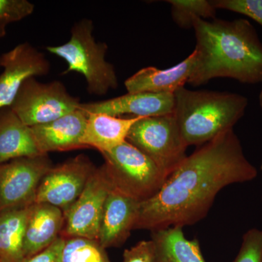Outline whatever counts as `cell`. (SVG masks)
Instances as JSON below:
<instances>
[{
	"label": "cell",
	"mask_w": 262,
	"mask_h": 262,
	"mask_svg": "<svg viewBox=\"0 0 262 262\" xmlns=\"http://www.w3.org/2000/svg\"><path fill=\"white\" fill-rule=\"evenodd\" d=\"M257 175L233 129L221 133L186 157L159 192L140 203L134 229L195 225L208 214L222 189L251 182Z\"/></svg>",
	"instance_id": "cell-1"
},
{
	"label": "cell",
	"mask_w": 262,
	"mask_h": 262,
	"mask_svg": "<svg viewBox=\"0 0 262 262\" xmlns=\"http://www.w3.org/2000/svg\"><path fill=\"white\" fill-rule=\"evenodd\" d=\"M195 61L188 83L196 87L215 78L248 84L262 82V42L248 20L196 18Z\"/></svg>",
	"instance_id": "cell-2"
},
{
	"label": "cell",
	"mask_w": 262,
	"mask_h": 262,
	"mask_svg": "<svg viewBox=\"0 0 262 262\" xmlns=\"http://www.w3.org/2000/svg\"><path fill=\"white\" fill-rule=\"evenodd\" d=\"M173 96V115L187 146L203 145L221 133L233 129L248 104L243 95L185 87L176 91Z\"/></svg>",
	"instance_id": "cell-3"
},
{
	"label": "cell",
	"mask_w": 262,
	"mask_h": 262,
	"mask_svg": "<svg viewBox=\"0 0 262 262\" xmlns=\"http://www.w3.org/2000/svg\"><path fill=\"white\" fill-rule=\"evenodd\" d=\"M94 28L93 20H79L72 27L68 42L46 49L67 62L68 67L63 75L78 72L85 78L88 92L103 96L118 87V78L115 67L106 59L107 45L96 42Z\"/></svg>",
	"instance_id": "cell-4"
},
{
	"label": "cell",
	"mask_w": 262,
	"mask_h": 262,
	"mask_svg": "<svg viewBox=\"0 0 262 262\" xmlns=\"http://www.w3.org/2000/svg\"><path fill=\"white\" fill-rule=\"evenodd\" d=\"M101 154L113 187L140 203L159 192L169 176L154 160L127 141Z\"/></svg>",
	"instance_id": "cell-5"
},
{
	"label": "cell",
	"mask_w": 262,
	"mask_h": 262,
	"mask_svg": "<svg viewBox=\"0 0 262 262\" xmlns=\"http://www.w3.org/2000/svg\"><path fill=\"white\" fill-rule=\"evenodd\" d=\"M126 141L169 175L187 156L188 146L181 136L173 113L140 117L131 127Z\"/></svg>",
	"instance_id": "cell-6"
},
{
	"label": "cell",
	"mask_w": 262,
	"mask_h": 262,
	"mask_svg": "<svg viewBox=\"0 0 262 262\" xmlns=\"http://www.w3.org/2000/svg\"><path fill=\"white\" fill-rule=\"evenodd\" d=\"M80 103L59 81L43 83L31 77L22 84L10 107L26 125L32 127L72 113Z\"/></svg>",
	"instance_id": "cell-7"
},
{
	"label": "cell",
	"mask_w": 262,
	"mask_h": 262,
	"mask_svg": "<svg viewBox=\"0 0 262 262\" xmlns=\"http://www.w3.org/2000/svg\"><path fill=\"white\" fill-rule=\"evenodd\" d=\"M112 188L104 165L95 169L83 192L64 213L61 237L98 241L105 202Z\"/></svg>",
	"instance_id": "cell-8"
},
{
	"label": "cell",
	"mask_w": 262,
	"mask_h": 262,
	"mask_svg": "<svg viewBox=\"0 0 262 262\" xmlns=\"http://www.w3.org/2000/svg\"><path fill=\"white\" fill-rule=\"evenodd\" d=\"M52 167L47 155L0 164V212L34 203L39 184Z\"/></svg>",
	"instance_id": "cell-9"
},
{
	"label": "cell",
	"mask_w": 262,
	"mask_h": 262,
	"mask_svg": "<svg viewBox=\"0 0 262 262\" xmlns=\"http://www.w3.org/2000/svg\"><path fill=\"white\" fill-rule=\"evenodd\" d=\"M96 168L83 155L52 167L39 184L34 203L56 206L64 214L83 192Z\"/></svg>",
	"instance_id": "cell-10"
},
{
	"label": "cell",
	"mask_w": 262,
	"mask_h": 262,
	"mask_svg": "<svg viewBox=\"0 0 262 262\" xmlns=\"http://www.w3.org/2000/svg\"><path fill=\"white\" fill-rule=\"evenodd\" d=\"M0 110L13 103L19 89L31 77L48 75L49 61L29 42L20 43L0 56Z\"/></svg>",
	"instance_id": "cell-11"
},
{
	"label": "cell",
	"mask_w": 262,
	"mask_h": 262,
	"mask_svg": "<svg viewBox=\"0 0 262 262\" xmlns=\"http://www.w3.org/2000/svg\"><path fill=\"white\" fill-rule=\"evenodd\" d=\"M88 113L79 107L53 121L30 127L39 152L70 151L84 148L83 138Z\"/></svg>",
	"instance_id": "cell-12"
},
{
	"label": "cell",
	"mask_w": 262,
	"mask_h": 262,
	"mask_svg": "<svg viewBox=\"0 0 262 262\" xmlns=\"http://www.w3.org/2000/svg\"><path fill=\"white\" fill-rule=\"evenodd\" d=\"M140 202L115 188L108 192L100 226L98 241L103 248L125 244L135 227Z\"/></svg>",
	"instance_id": "cell-13"
},
{
	"label": "cell",
	"mask_w": 262,
	"mask_h": 262,
	"mask_svg": "<svg viewBox=\"0 0 262 262\" xmlns=\"http://www.w3.org/2000/svg\"><path fill=\"white\" fill-rule=\"evenodd\" d=\"M80 107L87 113L105 114L120 117H156L173 113L174 96L172 94L136 93L92 103H81Z\"/></svg>",
	"instance_id": "cell-14"
},
{
	"label": "cell",
	"mask_w": 262,
	"mask_h": 262,
	"mask_svg": "<svg viewBox=\"0 0 262 262\" xmlns=\"http://www.w3.org/2000/svg\"><path fill=\"white\" fill-rule=\"evenodd\" d=\"M195 61L193 51L184 61L165 70L154 67H146L138 71L125 82L127 93H152L172 94L184 87L192 75Z\"/></svg>",
	"instance_id": "cell-15"
},
{
	"label": "cell",
	"mask_w": 262,
	"mask_h": 262,
	"mask_svg": "<svg viewBox=\"0 0 262 262\" xmlns=\"http://www.w3.org/2000/svg\"><path fill=\"white\" fill-rule=\"evenodd\" d=\"M64 214L59 208L44 203H32L29 208L24 239L26 258L34 256L61 236Z\"/></svg>",
	"instance_id": "cell-16"
},
{
	"label": "cell",
	"mask_w": 262,
	"mask_h": 262,
	"mask_svg": "<svg viewBox=\"0 0 262 262\" xmlns=\"http://www.w3.org/2000/svg\"><path fill=\"white\" fill-rule=\"evenodd\" d=\"M140 117L122 118L105 114L88 113L82 144L101 153L107 152L126 141L131 127Z\"/></svg>",
	"instance_id": "cell-17"
},
{
	"label": "cell",
	"mask_w": 262,
	"mask_h": 262,
	"mask_svg": "<svg viewBox=\"0 0 262 262\" xmlns=\"http://www.w3.org/2000/svg\"><path fill=\"white\" fill-rule=\"evenodd\" d=\"M42 155L31 131L10 106L0 110V164Z\"/></svg>",
	"instance_id": "cell-18"
},
{
	"label": "cell",
	"mask_w": 262,
	"mask_h": 262,
	"mask_svg": "<svg viewBox=\"0 0 262 262\" xmlns=\"http://www.w3.org/2000/svg\"><path fill=\"white\" fill-rule=\"evenodd\" d=\"M182 227H170L151 231L155 262H206L198 239L189 241Z\"/></svg>",
	"instance_id": "cell-19"
},
{
	"label": "cell",
	"mask_w": 262,
	"mask_h": 262,
	"mask_svg": "<svg viewBox=\"0 0 262 262\" xmlns=\"http://www.w3.org/2000/svg\"><path fill=\"white\" fill-rule=\"evenodd\" d=\"M30 206L0 212V262L25 260L24 239Z\"/></svg>",
	"instance_id": "cell-20"
},
{
	"label": "cell",
	"mask_w": 262,
	"mask_h": 262,
	"mask_svg": "<svg viewBox=\"0 0 262 262\" xmlns=\"http://www.w3.org/2000/svg\"><path fill=\"white\" fill-rule=\"evenodd\" d=\"M173 21L182 29L192 28L196 18L214 19L216 9L208 0H168Z\"/></svg>",
	"instance_id": "cell-21"
},
{
	"label": "cell",
	"mask_w": 262,
	"mask_h": 262,
	"mask_svg": "<svg viewBox=\"0 0 262 262\" xmlns=\"http://www.w3.org/2000/svg\"><path fill=\"white\" fill-rule=\"evenodd\" d=\"M62 262H110L98 241L75 237L66 239Z\"/></svg>",
	"instance_id": "cell-22"
},
{
	"label": "cell",
	"mask_w": 262,
	"mask_h": 262,
	"mask_svg": "<svg viewBox=\"0 0 262 262\" xmlns=\"http://www.w3.org/2000/svg\"><path fill=\"white\" fill-rule=\"evenodd\" d=\"M215 9H222L244 15L262 27V0H213Z\"/></svg>",
	"instance_id": "cell-23"
},
{
	"label": "cell",
	"mask_w": 262,
	"mask_h": 262,
	"mask_svg": "<svg viewBox=\"0 0 262 262\" xmlns=\"http://www.w3.org/2000/svg\"><path fill=\"white\" fill-rule=\"evenodd\" d=\"M234 262H262V229H251L244 234Z\"/></svg>",
	"instance_id": "cell-24"
},
{
	"label": "cell",
	"mask_w": 262,
	"mask_h": 262,
	"mask_svg": "<svg viewBox=\"0 0 262 262\" xmlns=\"http://www.w3.org/2000/svg\"><path fill=\"white\" fill-rule=\"evenodd\" d=\"M34 5L27 0H0V26L19 21L32 14Z\"/></svg>",
	"instance_id": "cell-25"
},
{
	"label": "cell",
	"mask_w": 262,
	"mask_h": 262,
	"mask_svg": "<svg viewBox=\"0 0 262 262\" xmlns=\"http://www.w3.org/2000/svg\"><path fill=\"white\" fill-rule=\"evenodd\" d=\"M122 262H155V244L151 241H143L125 250Z\"/></svg>",
	"instance_id": "cell-26"
},
{
	"label": "cell",
	"mask_w": 262,
	"mask_h": 262,
	"mask_svg": "<svg viewBox=\"0 0 262 262\" xmlns=\"http://www.w3.org/2000/svg\"><path fill=\"white\" fill-rule=\"evenodd\" d=\"M65 241L64 237L59 236L48 247L34 256L26 258L23 262H62Z\"/></svg>",
	"instance_id": "cell-27"
},
{
	"label": "cell",
	"mask_w": 262,
	"mask_h": 262,
	"mask_svg": "<svg viewBox=\"0 0 262 262\" xmlns=\"http://www.w3.org/2000/svg\"><path fill=\"white\" fill-rule=\"evenodd\" d=\"M6 34V27L0 26V38L5 37Z\"/></svg>",
	"instance_id": "cell-28"
},
{
	"label": "cell",
	"mask_w": 262,
	"mask_h": 262,
	"mask_svg": "<svg viewBox=\"0 0 262 262\" xmlns=\"http://www.w3.org/2000/svg\"><path fill=\"white\" fill-rule=\"evenodd\" d=\"M261 202H262V196H261Z\"/></svg>",
	"instance_id": "cell-29"
},
{
	"label": "cell",
	"mask_w": 262,
	"mask_h": 262,
	"mask_svg": "<svg viewBox=\"0 0 262 262\" xmlns=\"http://www.w3.org/2000/svg\"><path fill=\"white\" fill-rule=\"evenodd\" d=\"M261 96H262V91H261Z\"/></svg>",
	"instance_id": "cell-30"
}]
</instances>
